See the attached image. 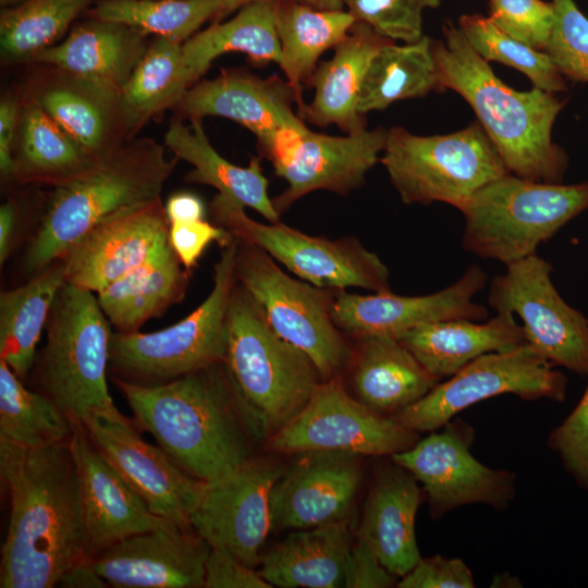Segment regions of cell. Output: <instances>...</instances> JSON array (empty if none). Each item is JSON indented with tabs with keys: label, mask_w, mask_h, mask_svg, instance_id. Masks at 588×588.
<instances>
[{
	"label": "cell",
	"mask_w": 588,
	"mask_h": 588,
	"mask_svg": "<svg viewBox=\"0 0 588 588\" xmlns=\"http://www.w3.org/2000/svg\"><path fill=\"white\" fill-rule=\"evenodd\" d=\"M44 66L29 81L25 95L89 155L99 158L133 139L121 88Z\"/></svg>",
	"instance_id": "obj_25"
},
{
	"label": "cell",
	"mask_w": 588,
	"mask_h": 588,
	"mask_svg": "<svg viewBox=\"0 0 588 588\" xmlns=\"http://www.w3.org/2000/svg\"><path fill=\"white\" fill-rule=\"evenodd\" d=\"M458 27L474 50L487 62L497 61L522 72L534 87L549 93L566 90L561 72L550 56L499 28L489 16L464 14Z\"/></svg>",
	"instance_id": "obj_43"
},
{
	"label": "cell",
	"mask_w": 588,
	"mask_h": 588,
	"mask_svg": "<svg viewBox=\"0 0 588 588\" xmlns=\"http://www.w3.org/2000/svg\"><path fill=\"white\" fill-rule=\"evenodd\" d=\"M388 130L365 128L355 134L331 136L311 130L281 137L264 156L287 186L272 199L281 215L293 203L315 191L347 195L365 182L380 161Z\"/></svg>",
	"instance_id": "obj_17"
},
{
	"label": "cell",
	"mask_w": 588,
	"mask_h": 588,
	"mask_svg": "<svg viewBox=\"0 0 588 588\" xmlns=\"http://www.w3.org/2000/svg\"><path fill=\"white\" fill-rule=\"evenodd\" d=\"M424 493L417 479L394 463L379 473L365 503L357 536L396 577L406 575L421 558L415 520Z\"/></svg>",
	"instance_id": "obj_27"
},
{
	"label": "cell",
	"mask_w": 588,
	"mask_h": 588,
	"mask_svg": "<svg viewBox=\"0 0 588 588\" xmlns=\"http://www.w3.org/2000/svg\"><path fill=\"white\" fill-rule=\"evenodd\" d=\"M444 40L432 39L440 91L452 89L473 108L511 174L562 183L568 158L552 140L565 101L537 87L518 91L504 84L451 21Z\"/></svg>",
	"instance_id": "obj_3"
},
{
	"label": "cell",
	"mask_w": 588,
	"mask_h": 588,
	"mask_svg": "<svg viewBox=\"0 0 588 588\" xmlns=\"http://www.w3.org/2000/svg\"><path fill=\"white\" fill-rule=\"evenodd\" d=\"M188 270L170 243L149 259L99 291L97 299L119 333H133L150 318L180 303L188 286Z\"/></svg>",
	"instance_id": "obj_33"
},
{
	"label": "cell",
	"mask_w": 588,
	"mask_h": 588,
	"mask_svg": "<svg viewBox=\"0 0 588 588\" xmlns=\"http://www.w3.org/2000/svg\"><path fill=\"white\" fill-rule=\"evenodd\" d=\"M290 0H221L223 5V15H228L231 12H234L242 7L253 3V2H282Z\"/></svg>",
	"instance_id": "obj_56"
},
{
	"label": "cell",
	"mask_w": 588,
	"mask_h": 588,
	"mask_svg": "<svg viewBox=\"0 0 588 588\" xmlns=\"http://www.w3.org/2000/svg\"><path fill=\"white\" fill-rule=\"evenodd\" d=\"M418 440V432L353 397L338 377L317 385L302 411L269 437L268 449L287 454L341 451L391 456Z\"/></svg>",
	"instance_id": "obj_13"
},
{
	"label": "cell",
	"mask_w": 588,
	"mask_h": 588,
	"mask_svg": "<svg viewBox=\"0 0 588 588\" xmlns=\"http://www.w3.org/2000/svg\"><path fill=\"white\" fill-rule=\"evenodd\" d=\"M281 466L252 457L229 475L206 482L189 517L192 529L211 548L231 552L255 567L272 529L271 492Z\"/></svg>",
	"instance_id": "obj_18"
},
{
	"label": "cell",
	"mask_w": 588,
	"mask_h": 588,
	"mask_svg": "<svg viewBox=\"0 0 588 588\" xmlns=\"http://www.w3.org/2000/svg\"><path fill=\"white\" fill-rule=\"evenodd\" d=\"M169 244L161 199L96 225L64 255L65 282L98 293Z\"/></svg>",
	"instance_id": "obj_22"
},
{
	"label": "cell",
	"mask_w": 588,
	"mask_h": 588,
	"mask_svg": "<svg viewBox=\"0 0 588 588\" xmlns=\"http://www.w3.org/2000/svg\"><path fill=\"white\" fill-rule=\"evenodd\" d=\"M274 2H253L229 21H216L183 44V54L194 83L212 62L229 52L244 53L252 62L280 64L281 47L275 29Z\"/></svg>",
	"instance_id": "obj_37"
},
{
	"label": "cell",
	"mask_w": 588,
	"mask_h": 588,
	"mask_svg": "<svg viewBox=\"0 0 588 588\" xmlns=\"http://www.w3.org/2000/svg\"><path fill=\"white\" fill-rule=\"evenodd\" d=\"M302 1L310 5L314 0H302Z\"/></svg>",
	"instance_id": "obj_58"
},
{
	"label": "cell",
	"mask_w": 588,
	"mask_h": 588,
	"mask_svg": "<svg viewBox=\"0 0 588 588\" xmlns=\"http://www.w3.org/2000/svg\"><path fill=\"white\" fill-rule=\"evenodd\" d=\"M554 25L546 52L563 76L588 83V17L575 0H551Z\"/></svg>",
	"instance_id": "obj_45"
},
{
	"label": "cell",
	"mask_w": 588,
	"mask_h": 588,
	"mask_svg": "<svg viewBox=\"0 0 588 588\" xmlns=\"http://www.w3.org/2000/svg\"><path fill=\"white\" fill-rule=\"evenodd\" d=\"M389 40L356 21L333 48V56L317 65L308 81L315 90L313 100L299 117L319 127L334 124L345 134L367 128L365 115L357 110L359 94L371 59Z\"/></svg>",
	"instance_id": "obj_26"
},
{
	"label": "cell",
	"mask_w": 588,
	"mask_h": 588,
	"mask_svg": "<svg viewBox=\"0 0 588 588\" xmlns=\"http://www.w3.org/2000/svg\"><path fill=\"white\" fill-rule=\"evenodd\" d=\"M362 481L359 455L309 451L271 492L272 528L304 529L345 519Z\"/></svg>",
	"instance_id": "obj_23"
},
{
	"label": "cell",
	"mask_w": 588,
	"mask_h": 588,
	"mask_svg": "<svg viewBox=\"0 0 588 588\" xmlns=\"http://www.w3.org/2000/svg\"><path fill=\"white\" fill-rule=\"evenodd\" d=\"M487 283L486 272L477 265L448 287L421 296H402L389 292L371 295L338 290L332 304V319L347 336H389L400 340L409 330L429 322L465 318L485 321L488 310L474 298Z\"/></svg>",
	"instance_id": "obj_20"
},
{
	"label": "cell",
	"mask_w": 588,
	"mask_h": 588,
	"mask_svg": "<svg viewBox=\"0 0 588 588\" xmlns=\"http://www.w3.org/2000/svg\"><path fill=\"white\" fill-rule=\"evenodd\" d=\"M164 146L177 160L193 167L185 175L186 182L212 186L219 194L259 212L269 222H280V213L268 194V180L260 159L253 158L247 167H240L223 158L209 142L203 120L186 123L174 115L164 134Z\"/></svg>",
	"instance_id": "obj_31"
},
{
	"label": "cell",
	"mask_w": 588,
	"mask_h": 588,
	"mask_svg": "<svg viewBox=\"0 0 588 588\" xmlns=\"http://www.w3.org/2000/svg\"><path fill=\"white\" fill-rule=\"evenodd\" d=\"M72 432L73 420L0 359V440L35 448L68 442Z\"/></svg>",
	"instance_id": "obj_41"
},
{
	"label": "cell",
	"mask_w": 588,
	"mask_h": 588,
	"mask_svg": "<svg viewBox=\"0 0 588 588\" xmlns=\"http://www.w3.org/2000/svg\"><path fill=\"white\" fill-rule=\"evenodd\" d=\"M25 0H0V4L3 9L12 8L21 4Z\"/></svg>",
	"instance_id": "obj_57"
},
{
	"label": "cell",
	"mask_w": 588,
	"mask_h": 588,
	"mask_svg": "<svg viewBox=\"0 0 588 588\" xmlns=\"http://www.w3.org/2000/svg\"><path fill=\"white\" fill-rule=\"evenodd\" d=\"M400 342L439 379L453 376L485 354L527 343L522 324L510 313H497L487 321L456 318L424 323Z\"/></svg>",
	"instance_id": "obj_29"
},
{
	"label": "cell",
	"mask_w": 588,
	"mask_h": 588,
	"mask_svg": "<svg viewBox=\"0 0 588 588\" xmlns=\"http://www.w3.org/2000/svg\"><path fill=\"white\" fill-rule=\"evenodd\" d=\"M235 272L271 329L305 353L322 380L341 377L353 351L332 319L338 290L290 277L264 250L238 240Z\"/></svg>",
	"instance_id": "obj_10"
},
{
	"label": "cell",
	"mask_w": 588,
	"mask_h": 588,
	"mask_svg": "<svg viewBox=\"0 0 588 588\" xmlns=\"http://www.w3.org/2000/svg\"><path fill=\"white\" fill-rule=\"evenodd\" d=\"M213 286L188 316L159 331L119 333L110 342L112 379L151 385L222 363L228 347V309L237 282V240L221 247Z\"/></svg>",
	"instance_id": "obj_8"
},
{
	"label": "cell",
	"mask_w": 588,
	"mask_h": 588,
	"mask_svg": "<svg viewBox=\"0 0 588 588\" xmlns=\"http://www.w3.org/2000/svg\"><path fill=\"white\" fill-rule=\"evenodd\" d=\"M58 585L68 588H103L109 586L88 559L70 567L62 575Z\"/></svg>",
	"instance_id": "obj_55"
},
{
	"label": "cell",
	"mask_w": 588,
	"mask_h": 588,
	"mask_svg": "<svg viewBox=\"0 0 588 588\" xmlns=\"http://www.w3.org/2000/svg\"><path fill=\"white\" fill-rule=\"evenodd\" d=\"M224 364L258 432L269 437L302 411L322 381L310 358L271 329L238 281L228 309Z\"/></svg>",
	"instance_id": "obj_5"
},
{
	"label": "cell",
	"mask_w": 588,
	"mask_h": 588,
	"mask_svg": "<svg viewBox=\"0 0 588 588\" xmlns=\"http://www.w3.org/2000/svg\"><path fill=\"white\" fill-rule=\"evenodd\" d=\"M444 427L442 432L431 433L391 455L393 463L421 483L432 516L471 503L505 509L515 494V475L489 468L473 456L475 431L468 424L455 419Z\"/></svg>",
	"instance_id": "obj_15"
},
{
	"label": "cell",
	"mask_w": 588,
	"mask_h": 588,
	"mask_svg": "<svg viewBox=\"0 0 588 588\" xmlns=\"http://www.w3.org/2000/svg\"><path fill=\"white\" fill-rule=\"evenodd\" d=\"M274 22L281 47L279 66L304 103L303 86L308 84L319 58L339 45L356 21L344 10H321L290 0L275 2Z\"/></svg>",
	"instance_id": "obj_35"
},
{
	"label": "cell",
	"mask_w": 588,
	"mask_h": 588,
	"mask_svg": "<svg viewBox=\"0 0 588 588\" xmlns=\"http://www.w3.org/2000/svg\"><path fill=\"white\" fill-rule=\"evenodd\" d=\"M10 515L1 548V588H51L87 559L78 473L69 441L22 446L0 440Z\"/></svg>",
	"instance_id": "obj_1"
},
{
	"label": "cell",
	"mask_w": 588,
	"mask_h": 588,
	"mask_svg": "<svg viewBox=\"0 0 588 588\" xmlns=\"http://www.w3.org/2000/svg\"><path fill=\"white\" fill-rule=\"evenodd\" d=\"M21 101L4 96L0 101V172L2 179L14 181V147L17 135Z\"/></svg>",
	"instance_id": "obj_52"
},
{
	"label": "cell",
	"mask_w": 588,
	"mask_h": 588,
	"mask_svg": "<svg viewBox=\"0 0 588 588\" xmlns=\"http://www.w3.org/2000/svg\"><path fill=\"white\" fill-rule=\"evenodd\" d=\"M304 106L286 79L232 69L195 83L173 111L187 121L206 117L232 120L255 135L264 155L289 133L308 130L299 117Z\"/></svg>",
	"instance_id": "obj_19"
},
{
	"label": "cell",
	"mask_w": 588,
	"mask_h": 588,
	"mask_svg": "<svg viewBox=\"0 0 588 588\" xmlns=\"http://www.w3.org/2000/svg\"><path fill=\"white\" fill-rule=\"evenodd\" d=\"M97 0H25L0 15V50L5 63L32 62L61 41L72 23Z\"/></svg>",
	"instance_id": "obj_40"
},
{
	"label": "cell",
	"mask_w": 588,
	"mask_h": 588,
	"mask_svg": "<svg viewBox=\"0 0 588 588\" xmlns=\"http://www.w3.org/2000/svg\"><path fill=\"white\" fill-rule=\"evenodd\" d=\"M440 91L432 39L424 36L411 44L385 42L367 69L357 110L362 115L390 105Z\"/></svg>",
	"instance_id": "obj_39"
},
{
	"label": "cell",
	"mask_w": 588,
	"mask_h": 588,
	"mask_svg": "<svg viewBox=\"0 0 588 588\" xmlns=\"http://www.w3.org/2000/svg\"><path fill=\"white\" fill-rule=\"evenodd\" d=\"M211 547L192 527L172 522L125 537L88 560L118 588H201Z\"/></svg>",
	"instance_id": "obj_21"
},
{
	"label": "cell",
	"mask_w": 588,
	"mask_h": 588,
	"mask_svg": "<svg viewBox=\"0 0 588 588\" xmlns=\"http://www.w3.org/2000/svg\"><path fill=\"white\" fill-rule=\"evenodd\" d=\"M19 210L13 200L5 201L0 207V264L8 260L17 235Z\"/></svg>",
	"instance_id": "obj_54"
},
{
	"label": "cell",
	"mask_w": 588,
	"mask_h": 588,
	"mask_svg": "<svg viewBox=\"0 0 588 588\" xmlns=\"http://www.w3.org/2000/svg\"><path fill=\"white\" fill-rule=\"evenodd\" d=\"M548 445L575 482L588 491V384L576 406L551 431Z\"/></svg>",
	"instance_id": "obj_47"
},
{
	"label": "cell",
	"mask_w": 588,
	"mask_h": 588,
	"mask_svg": "<svg viewBox=\"0 0 588 588\" xmlns=\"http://www.w3.org/2000/svg\"><path fill=\"white\" fill-rule=\"evenodd\" d=\"M177 159L149 137L133 138L99 157L77 177L54 186L26 253L25 268L38 273L101 222L161 199Z\"/></svg>",
	"instance_id": "obj_4"
},
{
	"label": "cell",
	"mask_w": 588,
	"mask_h": 588,
	"mask_svg": "<svg viewBox=\"0 0 588 588\" xmlns=\"http://www.w3.org/2000/svg\"><path fill=\"white\" fill-rule=\"evenodd\" d=\"M76 464L87 530V559L135 534L169 523L151 512L126 478L73 420L69 440Z\"/></svg>",
	"instance_id": "obj_24"
},
{
	"label": "cell",
	"mask_w": 588,
	"mask_h": 588,
	"mask_svg": "<svg viewBox=\"0 0 588 588\" xmlns=\"http://www.w3.org/2000/svg\"><path fill=\"white\" fill-rule=\"evenodd\" d=\"M355 21L368 24L393 41L411 44L424 37L422 13L440 0H341Z\"/></svg>",
	"instance_id": "obj_44"
},
{
	"label": "cell",
	"mask_w": 588,
	"mask_h": 588,
	"mask_svg": "<svg viewBox=\"0 0 588 588\" xmlns=\"http://www.w3.org/2000/svg\"><path fill=\"white\" fill-rule=\"evenodd\" d=\"M87 14L181 44L198 33L206 22L224 16L221 0H100Z\"/></svg>",
	"instance_id": "obj_42"
},
{
	"label": "cell",
	"mask_w": 588,
	"mask_h": 588,
	"mask_svg": "<svg viewBox=\"0 0 588 588\" xmlns=\"http://www.w3.org/2000/svg\"><path fill=\"white\" fill-rule=\"evenodd\" d=\"M380 161L404 204L440 201L458 210L480 188L510 173L478 121L431 136L393 126Z\"/></svg>",
	"instance_id": "obj_9"
},
{
	"label": "cell",
	"mask_w": 588,
	"mask_h": 588,
	"mask_svg": "<svg viewBox=\"0 0 588 588\" xmlns=\"http://www.w3.org/2000/svg\"><path fill=\"white\" fill-rule=\"evenodd\" d=\"M183 44L154 38L135 70L121 87L123 112L132 138L150 120L173 110L194 85Z\"/></svg>",
	"instance_id": "obj_38"
},
{
	"label": "cell",
	"mask_w": 588,
	"mask_h": 588,
	"mask_svg": "<svg viewBox=\"0 0 588 588\" xmlns=\"http://www.w3.org/2000/svg\"><path fill=\"white\" fill-rule=\"evenodd\" d=\"M166 213L171 222L206 219V206L200 197L188 192L171 195L166 205Z\"/></svg>",
	"instance_id": "obj_53"
},
{
	"label": "cell",
	"mask_w": 588,
	"mask_h": 588,
	"mask_svg": "<svg viewBox=\"0 0 588 588\" xmlns=\"http://www.w3.org/2000/svg\"><path fill=\"white\" fill-rule=\"evenodd\" d=\"M588 209V181L546 183L505 174L480 188L460 210L463 248L504 265L537 253L541 243Z\"/></svg>",
	"instance_id": "obj_6"
},
{
	"label": "cell",
	"mask_w": 588,
	"mask_h": 588,
	"mask_svg": "<svg viewBox=\"0 0 588 588\" xmlns=\"http://www.w3.org/2000/svg\"><path fill=\"white\" fill-rule=\"evenodd\" d=\"M112 380L139 429L195 478L216 481L253 457L258 430L224 362L160 384Z\"/></svg>",
	"instance_id": "obj_2"
},
{
	"label": "cell",
	"mask_w": 588,
	"mask_h": 588,
	"mask_svg": "<svg viewBox=\"0 0 588 588\" xmlns=\"http://www.w3.org/2000/svg\"><path fill=\"white\" fill-rule=\"evenodd\" d=\"M234 236L224 228L206 219L169 223V243L182 265L189 271L213 242L223 247Z\"/></svg>",
	"instance_id": "obj_48"
},
{
	"label": "cell",
	"mask_w": 588,
	"mask_h": 588,
	"mask_svg": "<svg viewBox=\"0 0 588 588\" xmlns=\"http://www.w3.org/2000/svg\"><path fill=\"white\" fill-rule=\"evenodd\" d=\"M79 422L152 513L191 527V514L206 482L188 474L159 445L145 441L135 420L114 404L90 411Z\"/></svg>",
	"instance_id": "obj_16"
},
{
	"label": "cell",
	"mask_w": 588,
	"mask_h": 588,
	"mask_svg": "<svg viewBox=\"0 0 588 588\" xmlns=\"http://www.w3.org/2000/svg\"><path fill=\"white\" fill-rule=\"evenodd\" d=\"M111 327L93 292L62 285L46 324V344L32 368L33 384L72 420L113 405L107 385Z\"/></svg>",
	"instance_id": "obj_7"
},
{
	"label": "cell",
	"mask_w": 588,
	"mask_h": 588,
	"mask_svg": "<svg viewBox=\"0 0 588 588\" xmlns=\"http://www.w3.org/2000/svg\"><path fill=\"white\" fill-rule=\"evenodd\" d=\"M148 38L122 23L89 17L30 63L121 88L147 51Z\"/></svg>",
	"instance_id": "obj_28"
},
{
	"label": "cell",
	"mask_w": 588,
	"mask_h": 588,
	"mask_svg": "<svg viewBox=\"0 0 588 588\" xmlns=\"http://www.w3.org/2000/svg\"><path fill=\"white\" fill-rule=\"evenodd\" d=\"M205 588H271L272 586L231 552L211 548L205 566Z\"/></svg>",
	"instance_id": "obj_50"
},
{
	"label": "cell",
	"mask_w": 588,
	"mask_h": 588,
	"mask_svg": "<svg viewBox=\"0 0 588 588\" xmlns=\"http://www.w3.org/2000/svg\"><path fill=\"white\" fill-rule=\"evenodd\" d=\"M399 588H473L470 569L457 558L434 555L418 563L397 581Z\"/></svg>",
	"instance_id": "obj_49"
},
{
	"label": "cell",
	"mask_w": 588,
	"mask_h": 588,
	"mask_svg": "<svg viewBox=\"0 0 588 588\" xmlns=\"http://www.w3.org/2000/svg\"><path fill=\"white\" fill-rule=\"evenodd\" d=\"M489 19L519 41L544 51L554 25V8L543 0H488Z\"/></svg>",
	"instance_id": "obj_46"
},
{
	"label": "cell",
	"mask_w": 588,
	"mask_h": 588,
	"mask_svg": "<svg viewBox=\"0 0 588 588\" xmlns=\"http://www.w3.org/2000/svg\"><path fill=\"white\" fill-rule=\"evenodd\" d=\"M209 211L213 222L235 238L260 248L315 286L390 291L388 267L355 238L329 240L305 234L281 222H257L246 215L243 205L219 193L211 200Z\"/></svg>",
	"instance_id": "obj_11"
},
{
	"label": "cell",
	"mask_w": 588,
	"mask_h": 588,
	"mask_svg": "<svg viewBox=\"0 0 588 588\" xmlns=\"http://www.w3.org/2000/svg\"><path fill=\"white\" fill-rule=\"evenodd\" d=\"M351 546L346 518L296 529L265 554L259 573L272 587H342Z\"/></svg>",
	"instance_id": "obj_32"
},
{
	"label": "cell",
	"mask_w": 588,
	"mask_h": 588,
	"mask_svg": "<svg viewBox=\"0 0 588 588\" xmlns=\"http://www.w3.org/2000/svg\"><path fill=\"white\" fill-rule=\"evenodd\" d=\"M64 283V266L57 260L27 283L0 295V359L22 380L34 366L37 343Z\"/></svg>",
	"instance_id": "obj_36"
},
{
	"label": "cell",
	"mask_w": 588,
	"mask_h": 588,
	"mask_svg": "<svg viewBox=\"0 0 588 588\" xmlns=\"http://www.w3.org/2000/svg\"><path fill=\"white\" fill-rule=\"evenodd\" d=\"M566 391V376L526 343L474 359L393 417L419 433L433 431L473 404L500 394L563 402Z\"/></svg>",
	"instance_id": "obj_12"
},
{
	"label": "cell",
	"mask_w": 588,
	"mask_h": 588,
	"mask_svg": "<svg viewBox=\"0 0 588 588\" xmlns=\"http://www.w3.org/2000/svg\"><path fill=\"white\" fill-rule=\"evenodd\" d=\"M96 159L34 99L24 96L14 147V181L59 186L81 175Z\"/></svg>",
	"instance_id": "obj_34"
},
{
	"label": "cell",
	"mask_w": 588,
	"mask_h": 588,
	"mask_svg": "<svg viewBox=\"0 0 588 588\" xmlns=\"http://www.w3.org/2000/svg\"><path fill=\"white\" fill-rule=\"evenodd\" d=\"M505 267L491 281L490 307L517 315L527 343L552 365L588 376V318L562 298L551 264L536 253Z\"/></svg>",
	"instance_id": "obj_14"
},
{
	"label": "cell",
	"mask_w": 588,
	"mask_h": 588,
	"mask_svg": "<svg viewBox=\"0 0 588 588\" xmlns=\"http://www.w3.org/2000/svg\"><path fill=\"white\" fill-rule=\"evenodd\" d=\"M356 341L350 364L352 387L357 400L380 414L395 416L441 380L397 339L366 336Z\"/></svg>",
	"instance_id": "obj_30"
},
{
	"label": "cell",
	"mask_w": 588,
	"mask_h": 588,
	"mask_svg": "<svg viewBox=\"0 0 588 588\" xmlns=\"http://www.w3.org/2000/svg\"><path fill=\"white\" fill-rule=\"evenodd\" d=\"M395 578L396 576L383 566L368 542L357 536L347 554L344 587L387 588L396 583Z\"/></svg>",
	"instance_id": "obj_51"
}]
</instances>
